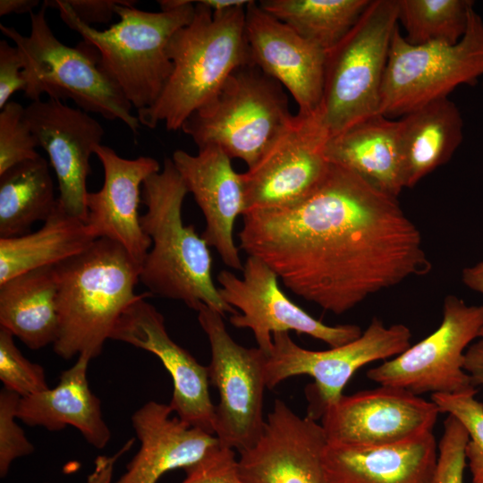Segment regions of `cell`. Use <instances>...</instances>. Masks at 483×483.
I'll list each match as a JSON object with an SVG mask.
<instances>
[{
	"mask_svg": "<svg viewBox=\"0 0 483 483\" xmlns=\"http://www.w3.org/2000/svg\"><path fill=\"white\" fill-rule=\"evenodd\" d=\"M242 217L239 249L295 295L336 315L431 269L397 198L336 164L300 203Z\"/></svg>",
	"mask_w": 483,
	"mask_h": 483,
	"instance_id": "cell-1",
	"label": "cell"
},
{
	"mask_svg": "<svg viewBox=\"0 0 483 483\" xmlns=\"http://www.w3.org/2000/svg\"><path fill=\"white\" fill-rule=\"evenodd\" d=\"M58 335L54 352L62 359L100 355L135 293L141 265L119 243L97 239L81 252L55 266Z\"/></svg>",
	"mask_w": 483,
	"mask_h": 483,
	"instance_id": "cell-2",
	"label": "cell"
},
{
	"mask_svg": "<svg viewBox=\"0 0 483 483\" xmlns=\"http://www.w3.org/2000/svg\"><path fill=\"white\" fill-rule=\"evenodd\" d=\"M188 190L172 158L142 184L146 213L140 225L152 246L140 269V281L152 295L183 301L197 309L205 304L223 317L238 310L225 303L212 279L208 245L182 217Z\"/></svg>",
	"mask_w": 483,
	"mask_h": 483,
	"instance_id": "cell-3",
	"label": "cell"
},
{
	"mask_svg": "<svg viewBox=\"0 0 483 483\" xmlns=\"http://www.w3.org/2000/svg\"><path fill=\"white\" fill-rule=\"evenodd\" d=\"M191 22L169 41L172 72L156 102L138 110L140 125L164 123L178 131L187 118L208 102L239 66L251 64L245 33V7L212 12L194 1ZM248 5V4H247Z\"/></svg>",
	"mask_w": 483,
	"mask_h": 483,
	"instance_id": "cell-4",
	"label": "cell"
},
{
	"mask_svg": "<svg viewBox=\"0 0 483 483\" xmlns=\"http://www.w3.org/2000/svg\"><path fill=\"white\" fill-rule=\"evenodd\" d=\"M115 6L120 21L99 30L82 22L67 0L44 1L59 11L63 21L99 53L101 66L137 110L148 108L160 96L173 69L167 47L174 33L192 20L194 1H158L159 12Z\"/></svg>",
	"mask_w": 483,
	"mask_h": 483,
	"instance_id": "cell-5",
	"label": "cell"
},
{
	"mask_svg": "<svg viewBox=\"0 0 483 483\" xmlns=\"http://www.w3.org/2000/svg\"><path fill=\"white\" fill-rule=\"evenodd\" d=\"M47 5L30 13V33L23 36L14 28L0 24L2 33L12 39L22 55L24 96L31 101L48 97L70 98L87 113L107 120L122 121L133 134L140 123L131 114L132 106L101 66L97 50L83 40L76 47L62 43L46 18Z\"/></svg>",
	"mask_w": 483,
	"mask_h": 483,
	"instance_id": "cell-6",
	"label": "cell"
},
{
	"mask_svg": "<svg viewBox=\"0 0 483 483\" xmlns=\"http://www.w3.org/2000/svg\"><path fill=\"white\" fill-rule=\"evenodd\" d=\"M295 115L284 87L253 64L236 68L215 96L182 126L198 148L214 145L252 166Z\"/></svg>",
	"mask_w": 483,
	"mask_h": 483,
	"instance_id": "cell-7",
	"label": "cell"
},
{
	"mask_svg": "<svg viewBox=\"0 0 483 483\" xmlns=\"http://www.w3.org/2000/svg\"><path fill=\"white\" fill-rule=\"evenodd\" d=\"M397 26V0H370L353 28L326 52L318 116L328 138L379 114L382 81Z\"/></svg>",
	"mask_w": 483,
	"mask_h": 483,
	"instance_id": "cell-8",
	"label": "cell"
},
{
	"mask_svg": "<svg viewBox=\"0 0 483 483\" xmlns=\"http://www.w3.org/2000/svg\"><path fill=\"white\" fill-rule=\"evenodd\" d=\"M483 75V19L470 11L466 32L455 45L409 44L395 29L388 54L379 114L403 116L432 101L448 97L458 86Z\"/></svg>",
	"mask_w": 483,
	"mask_h": 483,
	"instance_id": "cell-9",
	"label": "cell"
},
{
	"mask_svg": "<svg viewBox=\"0 0 483 483\" xmlns=\"http://www.w3.org/2000/svg\"><path fill=\"white\" fill-rule=\"evenodd\" d=\"M272 336V349L264 353L267 388L272 389L294 376L311 377L314 384L307 389L308 416L317 420L327 406L343 394V388L359 369L404 352L411 346V333L405 325L386 326L374 318L357 339L325 351L299 346L289 332L275 333Z\"/></svg>",
	"mask_w": 483,
	"mask_h": 483,
	"instance_id": "cell-10",
	"label": "cell"
},
{
	"mask_svg": "<svg viewBox=\"0 0 483 483\" xmlns=\"http://www.w3.org/2000/svg\"><path fill=\"white\" fill-rule=\"evenodd\" d=\"M482 335L483 305H468L457 296L447 295L436 330L369 369L367 377L379 386L400 387L417 395L477 390L464 369V355Z\"/></svg>",
	"mask_w": 483,
	"mask_h": 483,
	"instance_id": "cell-11",
	"label": "cell"
},
{
	"mask_svg": "<svg viewBox=\"0 0 483 483\" xmlns=\"http://www.w3.org/2000/svg\"><path fill=\"white\" fill-rule=\"evenodd\" d=\"M196 311L210 345L209 383L219 395L214 434L222 445L242 453L257 442L266 421L265 354L237 343L216 310L201 304Z\"/></svg>",
	"mask_w": 483,
	"mask_h": 483,
	"instance_id": "cell-12",
	"label": "cell"
},
{
	"mask_svg": "<svg viewBox=\"0 0 483 483\" xmlns=\"http://www.w3.org/2000/svg\"><path fill=\"white\" fill-rule=\"evenodd\" d=\"M242 278L228 270L216 276L223 301L240 313L232 315L230 323L248 328L265 354L273 346V335L294 331L337 347L357 339L362 331L357 325L328 326L313 318L292 302L280 289L277 275L261 259L248 256Z\"/></svg>",
	"mask_w": 483,
	"mask_h": 483,
	"instance_id": "cell-13",
	"label": "cell"
},
{
	"mask_svg": "<svg viewBox=\"0 0 483 483\" xmlns=\"http://www.w3.org/2000/svg\"><path fill=\"white\" fill-rule=\"evenodd\" d=\"M328 135L318 113L297 114L292 123L245 173L246 210L283 208L305 199L325 177Z\"/></svg>",
	"mask_w": 483,
	"mask_h": 483,
	"instance_id": "cell-14",
	"label": "cell"
},
{
	"mask_svg": "<svg viewBox=\"0 0 483 483\" xmlns=\"http://www.w3.org/2000/svg\"><path fill=\"white\" fill-rule=\"evenodd\" d=\"M436 403L405 389L379 386L343 394L322 412L327 443L352 445L397 444L433 431Z\"/></svg>",
	"mask_w": 483,
	"mask_h": 483,
	"instance_id": "cell-15",
	"label": "cell"
},
{
	"mask_svg": "<svg viewBox=\"0 0 483 483\" xmlns=\"http://www.w3.org/2000/svg\"><path fill=\"white\" fill-rule=\"evenodd\" d=\"M25 117L55 170L58 204L67 214L86 223L87 177L91 155L105 134L102 125L79 107L51 97L31 101L25 107Z\"/></svg>",
	"mask_w": 483,
	"mask_h": 483,
	"instance_id": "cell-16",
	"label": "cell"
},
{
	"mask_svg": "<svg viewBox=\"0 0 483 483\" xmlns=\"http://www.w3.org/2000/svg\"><path fill=\"white\" fill-rule=\"evenodd\" d=\"M151 295L144 292L124 311L110 339L156 355L173 381L169 405L174 415L191 427L214 434L216 405L208 389V368L170 337L163 315L146 301Z\"/></svg>",
	"mask_w": 483,
	"mask_h": 483,
	"instance_id": "cell-17",
	"label": "cell"
},
{
	"mask_svg": "<svg viewBox=\"0 0 483 483\" xmlns=\"http://www.w3.org/2000/svg\"><path fill=\"white\" fill-rule=\"evenodd\" d=\"M326 444L321 424L276 399L257 442L240 453L241 477L244 483H326Z\"/></svg>",
	"mask_w": 483,
	"mask_h": 483,
	"instance_id": "cell-18",
	"label": "cell"
},
{
	"mask_svg": "<svg viewBox=\"0 0 483 483\" xmlns=\"http://www.w3.org/2000/svg\"><path fill=\"white\" fill-rule=\"evenodd\" d=\"M245 33L251 64L287 89L299 114L318 113L323 97L326 52L250 1Z\"/></svg>",
	"mask_w": 483,
	"mask_h": 483,
	"instance_id": "cell-19",
	"label": "cell"
},
{
	"mask_svg": "<svg viewBox=\"0 0 483 483\" xmlns=\"http://www.w3.org/2000/svg\"><path fill=\"white\" fill-rule=\"evenodd\" d=\"M172 160L205 217L202 239L228 267L242 271L240 249L233 241L236 218L246 210L242 174L234 171L228 155L214 145L199 148L197 155L176 150Z\"/></svg>",
	"mask_w": 483,
	"mask_h": 483,
	"instance_id": "cell-20",
	"label": "cell"
},
{
	"mask_svg": "<svg viewBox=\"0 0 483 483\" xmlns=\"http://www.w3.org/2000/svg\"><path fill=\"white\" fill-rule=\"evenodd\" d=\"M95 154L103 166L104 182L99 191L88 193L86 225L97 239L119 243L142 265L152 242L140 225V186L161 170L160 165L149 157L123 158L106 145H99Z\"/></svg>",
	"mask_w": 483,
	"mask_h": 483,
	"instance_id": "cell-21",
	"label": "cell"
},
{
	"mask_svg": "<svg viewBox=\"0 0 483 483\" xmlns=\"http://www.w3.org/2000/svg\"><path fill=\"white\" fill-rule=\"evenodd\" d=\"M169 404L148 401L131 415L140 448L115 483H157L174 469H187L220 444L211 433L190 426Z\"/></svg>",
	"mask_w": 483,
	"mask_h": 483,
	"instance_id": "cell-22",
	"label": "cell"
},
{
	"mask_svg": "<svg viewBox=\"0 0 483 483\" xmlns=\"http://www.w3.org/2000/svg\"><path fill=\"white\" fill-rule=\"evenodd\" d=\"M438 458L433 431L383 445L327 443L326 483H431Z\"/></svg>",
	"mask_w": 483,
	"mask_h": 483,
	"instance_id": "cell-23",
	"label": "cell"
},
{
	"mask_svg": "<svg viewBox=\"0 0 483 483\" xmlns=\"http://www.w3.org/2000/svg\"><path fill=\"white\" fill-rule=\"evenodd\" d=\"M91 360L77 357L76 362L63 371L54 388L21 397L18 419L30 427L58 431L72 426L95 448H104L111 438L101 410L100 399L91 391L87 371Z\"/></svg>",
	"mask_w": 483,
	"mask_h": 483,
	"instance_id": "cell-24",
	"label": "cell"
},
{
	"mask_svg": "<svg viewBox=\"0 0 483 483\" xmlns=\"http://www.w3.org/2000/svg\"><path fill=\"white\" fill-rule=\"evenodd\" d=\"M325 153L386 194L397 198L404 188L398 120L382 114L366 118L328 138Z\"/></svg>",
	"mask_w": 483,
	"mask_h": 483,
	"instance_id": "cell-25",
	"label": "cell"
},
{
	"mask_svg": "<svg viewBox=\"0 0 483 483\" xmlns=\"http://www.w3.org/2000/svg\"><path fill=\"white\" fill-rule=\"evenodd\" d=\"M404 188L447 163L463 139V122L448 97L432 101L398 120Z\"/></svg>",
	"mask_w": 483,
	"mask_h": 483,
	"instance_id": "cell-26",
	"label": "cell"
},
{
	"mask_svg": "<svg viewBox=\"0 0 483 483\" xmlns=\"http://www.w3.org/2000/svg\"><path fill=\"white\" fill-rule=\"evenodd\" d=\"M0 326L31 350L55 343L59 318L54 267L28 271L0 284Z\"/></svg>",
	"mask_w": 483,
	"mask_h": 483,
	"instance_id": "cell-27",
	"label": "cell"
},
{
	"mask_svg": "<svg viewBox=\"0 0 483 483\" xmlns=\"http://www.w3.org/2000/svg\"><path fill=\"white\" fill-rule=\"evenodd\" d=\"M97 238L86 223L58 204L36 232L0 238V284L22 273L53 267L90 246Z\"/></svg>",
	"mask_w": 483,
	"mask_h": 483,
	"instance_id": "cell-28",
	"label": "cell"
},
{
	"mask_svg": "<svg viewBox=\"0 0 483 483\" xmlns=\"http://www.w3.org/2000/svg\"><path fill=\"white\" fill-rule=\"evenodd\" d=\"M57 204L47 161L41 156L0 174V238L29 233Z\"/></svg>",
	"mask_w": 483,
	"mask_h": 483,
	"instance_id": "cell-29",
	"label": "cell"
},
{
	"mask_svg": "<svg viewBox=\"0 0 483 483\" xmlns=\"http://www.w3.org/2000/svg\"><path fill=\"white\" fill-rule=\"evenodd\" d=\"M370 0H262L258 4L327 52L357 23Z\"/></svg>",
	"mask_w": 483,
	"mask_h": 483,
	"instance_id": "cell-30",
	"label": "cell"
},
{
	"mask_svg": "<svg viewBox=\"0 0 483 483\" xmlns=\"http://www.w3.org/2000/svg\"><path fill=\"white\" fill-rule=\"evenodd\" d=\"M398 21L412 46L457 44L464 36L471 0H397Z\"/></svg>",
	"mask_w": 483,
	"mask_h": 483,
	"instance_id": "cell-31",
	"label": "cell"
},
{
	"mask_svg": "<svg viewBox=\"0 0 483 483\" xmlns=\"http://www.w3.org/2000/svg\"><path fill=\"white\" fill-rule=\"evenodd\" d=\"M477 390L462 394H433L431 400L440 413L457 419L469 435L465 447L472 483H483V402L475 398Z\"/></svg>",
	"mask_w": 483,
	"mask_h": 483,
	"instance_id": "cell-32",
	"label": "cell"
},
{
	"mask_svg": "<svg viewBox=\"0 0 483 483\" xmlns=\"http://www.w3.org/2000/svg\"><path fill=\"white\" fill-rule=\"evenodd\" d=\"M13 335L0 326V380L21 397L49 388L44 368L31 362L15 345Z\"/></svg>",
	"mask_w": 483,
	"mask_h": 483,
	"instance_id": "cell-33",
	"label": "cell"
},
{
	"mask_svg": "<svg viewBox=\"0 0 483 483\" xmlns=\"http://www.w3.org/2000/svg\"><path fill=\"white\" fill-rule=\"evenodd\" d=\"M37 140L25 117V107L10 100L0 112V174L24 161L36 159Z\"/></svg>",
	"mask_w": 483,
	"mask_h": 483,
	"instance_id": "cell-34",
	"label": "cell"
},
{
	"mask_svg": "<svg viewBox=\"0 0 483 483\" xmlns=\"http://www.w3.org/2000/svg\"><path fill=\"white\" fill-rule=\"evenodd\" d=\"M21 396L3 388L0 391V476L4 478L13 462L34 452V445L16 423Z\"/></svg>",
	"mask_w": 483,
	"mask_h": 483,
	"instance_id": "cell-35",
	"label": "cell"
},
{
	"mask_svg": "<svg viewBox=\"0 0 483 483\" xmlns=\"http://www.w3.org/2000/svg\"><path fill=\"white\" fill-rule=\"evenodd\" d=\"M468 440L469 435L462 424L453 416L447 415L438 443L437 463L431 483H463Z\"/></svg>",
	"mask_w": 483,
	"mask_h": 483,
	"instance_id": "cell-36",
	"label": "cell"
},
{
	"mask_svg": "<svg viewBox=\"0 0 483 483\" xmlns=\"http://www.w3.org/2000/svg\"><path fill=\"white\" fill-rule=\"evenodd\" d=\"M184 471L182 483H244L235 451L222 445Z\"/></svg>",
	"mask_w": 483,
	"mask_h": 483,
	"instance_id": "cell-37",
	"label": "cell"
},
{
	"mask_svg": "<svg viewBox=\"0 0 483 483\" xmlns=\"http://www.w3.org/2000/svg\"><path fill=\"white\" fill-rule=\"evenodd\" d=\"M24 61L16 46H11L5 39L0 41V109L13 93L25 88L22 75Z\"/></svg>",
	"mask_w": 483,
	"mask_h": 483,
	"instance_id": "cell-38",
	"label": "cell"
},
{
	"mask_svg": "<svg viewBox=\"0 0 483 483\" xmlns=\"http://www.w3.org/2000/svg\"><path fill=\"white\" fill-rule=\"evenodd\" d=\"M76 16L85 24L108 23L115 14V6L124 0H67Z\"/></svg>",
	"mask_w": 483,
	"mask_h": 483,
	"instance_id": "cell-39",
	"label": "cell"
},
{
	"mask_svg": "<svg viewBox=\"0 0 483 483\" xmlns=\"http://www.w3.org/2000/svg\"><path fill=\"white\" fill-rule=\"evenodd\" d=\"M134 441V438L129 439L113 455H98L94 462V470L88 476L86 483H110L115 462L131 448Z\"/></svg>",
	"mask_w": 483,
	"mask_h": 483,
	"instance_id": "cell-40",
	"label": "cell"
},
{
	"mask_svg": "<svg viewBox=\"0 0 483 483\" xmlns=\"http://www.w3.org/2000/svg\"><path fill=\"white\" fill-rule=\"evenodd\" d=\"M464 369L473 386H483V336L474 341L466 350Z\"/></svg>",
	"mask_w": 483,
	"mask_h": 483,
	"instance_id": "cell-41",
	"label": "cell"
},
{
	"mask_svg": "<svg viewBox=\"0 0 483 483\" xmlns=\"http://www.w3.org/2000/svg\"><path fill=\"white\" fill-rule=\"evenodd\" d=\"M462 280L469 289L483 295V261L464 267L462 271Z\"/></svg>",
	"mask_w": 483,
	"mask_h": 483,
	"instance_id": "cell-42",
	"label": "cell"
},
{
	"mask_svg": "<svg viewBox=\"0 0 483 483\" xmlns=\"http://www.w3.org/2000/svg\"><path fill=\"white\" fill-rule=\"evenodd\" d=\"M38 4V0H1L0 16L11 13H30Z\"/></svg>",
	"mask_w": 483,
	"mask_h": 483,
	"instance_id": "cell-43",
	"label": "cell"
}]
</instances>
